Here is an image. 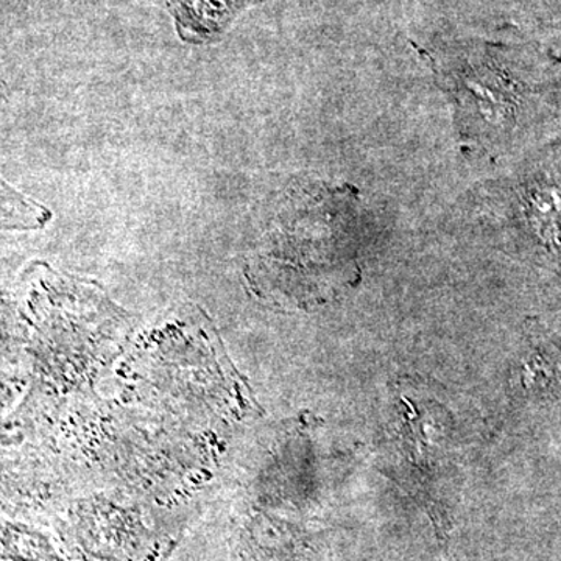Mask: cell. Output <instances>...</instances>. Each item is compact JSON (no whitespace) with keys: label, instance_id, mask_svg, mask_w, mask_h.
Listing matches in <instances>:
<instances>
[{"label":"cell","instance_id":"cell-2","mask_svg":"<svg viewBox=\"0 0 561 561\" xmlns=\"http://www.w3.org/2000/svg\"><path fill=\"white\" fill-rule=\"evenodd\" d=\"M468 87H470L468 90L472 101L489 119L496 121L497 117L505 116V111L508 108L507 94L502 92L500 87L494 83H483V81L468 83Z\"/></svg>","mask_w":561,"mask_h":561},{"label":"cell","instance_id":"cell-1","mask_svg":"<svg viewBox=\"0 0 561 561\" xmlns=\"http://www.w3.org/2000/svg\"><path fill=\"white\" fill-rule=\"evenodd\" d=\"M527 214L546 241L561 242V184L541 183L527 194Z\"/></svg>","mask_w":561,"mask_h":561}]
</instances>
